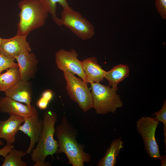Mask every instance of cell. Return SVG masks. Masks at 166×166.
Listing matches in <instances>:
<instances>
[{
	"label": "cell",
	"mask_w": 166,
	"mask_h": 166,
	"mask_svg": "<svg viewBox=\"0 0 166 166\" xmlns=\"http://www.w3.org/2000/svg\"><path fill=\"white\" fill-rule=\"evenodd\" d=\"M0 138V146H2L4 144L3 142L1 140Z\"/></svg>",
	"instance_id": "cell-28"
},
{
	"label": "cell",
	"mask_w": 166,
	"mask_h": 166,
	"mask_svg": "<svg viewBox=\"0 0 166 166\" xmlns=\"http://www.w3.org/2000/svg\"><path fill=\"white\" fill-rule=\"evenodd\" d=\"M129 73L128 65L119 64L114 66L108 71H106L104 78L109 82V86L118 90L117 85L119 83L128 77Z\"/></svg>",
	"instance_id": "cell-17"
},
{
	"label": "cell",
	"mask_w": 166,
	"mask_h": 166,
	"mask_svg": "<svg viewBox=\"0 0 166 166\" xmlns=\"http://www.w3.org/2000/svg\"><path fill=\"white\" fill-rule=\"evenodd\" d=\"M63 72L66 82V88L71 99L76 102L84 112L93 108L92 97L88 83L68 71Z\"/></svg>",
	"instance_id": "cell-6"
},
{
	"label": "cell",
	"mask_w": 166,
	"mask_h": 166,
	"mask_svg": "<svg viewBox=\"0 0 166 166\" xmlns=\"http://www.w3.org/2000/svg\"><path fill=\"white\" fill-rule=\"evenodd\" d=\"M155 116L154 118L158 122L163 123V134L164 136V142L165 144V151L166 148V101H164L163 105L158 112H156L152 114V116Z\"/></svg>",
	"instance_id": "cell-21"
},
{
	"label": "cell",
	"mask_w": 166,
	"mask_h": 166,
	"mask_svg": "<svg viewBox=\"0 0 166 166\" xmlns=\"http://www.w3.org/2000/svg\"><path fill=\"white\" fill-rule=\"evenodd\" d=\"M59 18L58 26L63 25L83 40L90 39L95 34L93 25L78 12L71 7L63 9Z\"/></svg>",
	"instance_id": "cell-5"
},
{
	"label": "cell",
	"mask_w": 166,
	"mask_h": 166,
	"mask_svg": "<svg viewBox=\"0 0 166 166\" xmlns=\"http://www.w3.org/2000/svg\"><path fill=\"white\" fill-rule=\"evenodd\" d=\"M6 96L21 103L31 106L32 89L29 81L20 80L5 92Z\"/></svg>",
	"instance_id": "cell-13"
},
{
	"label": "cell",
	"mask_w": 166,
	"mask_h": 166,
	"mask_svg": "<svg viewBox=\"0 0 166 166\" xmlns=\"http://www.w3.org/2000/svg\"><path fill=\"white\" fill-rule=\"evenodd\" d=\"M93 98V106L96 113L104 115L109 113H114L118 108L123 106V103L117 90L100 82L90 83Z\"/></svg>",
	"instance_id": "cell-4"
},
{
	"label": "cell",
	"mask_w": 166,
	"mask_h": 166,
	"mask_svg": "<svg viewBox=\"0 0 166 166\" xmlns=\"http://www.w3.org/2000/svg\"><path fill=\"white\" fill-rule=\"evenodd\" d=\"M58 139L57 152L64 153L68 160V164L73 166H84V163L91 160L90 155L84 151V145L77 142V131L68 121L64 114L60 124L55 128Z\"/></svg>",
	"instance_id": "cell-1"
},
{
	"label": "cell",
	"mask_w": 166,
	"mask_h": 166,
	"mask_svg": "<svg viewBox=\"0 0 166 166\" xmlns=\"http://www.w3.org/2000/svg\"><path fill=\"white\" fill-rule=\"evenodd\" d=\"M0 74V92L6 91L21 79L18 66L10 67Z\"/></svg>",
	"instance_id": "cell-18"
},
{
	"label": "cell",
	"mask_w": 166,
	"mask_h": 166,
	"mask_svg": "<svg viewBox=\"0 0 166 166\" xmlns=\"http://www.w3.org/2000/svg\"><path fill=\"white\" fill-rule=\"evenodd\" d=\"M14 146L13 144H6L2 148L0 149V155L2 156L3 157L9 153L13 148H14Z\"/></svg>",
	"instance_id": "cell-25"
},
{
	"label": "cell",
	"mask_w": 166,
	"mask_h": 166,
	"mask_svg": "<svg viewBox=\"0 0 166 166\" xmlns=\"http://www.w3.org/2000/svg\"><path fill=\"white\" fill-rule=\"evenodd\" d=\"M159 123L154 117H148L140 118L136 122L137 130L143 139L145 150L150 157L158 159L161 155L155 134Z\"/></svg>",
	"instance_id": "cell-7"
},
{
	"label": "cell",
	"mask_w": 166,
	"mask_h": 166,
	"mask_svg": "<svg viewBox=\"0 0 166 166\" xmlns=\"http://www.w3.org/2000/svg\"><path fill=\"white\" fill-rule=\"evenodd\" d=\"M0 112L29 117L38 113L34 106L29 107L6 96L0 98Z\"/></svg>",
	"instance_id": "cell-12"
},
{
	"label": "cell",
	"mask_w": 166,
	"mask_h": 166,
	"mask_svg": "<svg viewBox=\"0 0 166 166\" xmlns=\"http://www.w3.org/2000/svg\"><path fill=\"white\" fill-rule=\"evenodd\" d=\"M41 0L47 8L53 21L57 25L58 24L59 18L57 17L56 15L57 3L59 4L63 9H68L70 7L66 0Z\"/></svg>",
	"instance_id": "cell-20"
},
{
	"label": "cell",
	"mask_w": 166,
	"mask_h": 166,
	"mask_svg": "<svg viewBox=\"0 0 166 166\" xmlns=\"http://www.w3.org/2000/svg\"><path fill=\"white\" fill-rule=\"evenodd\" d=\"M53 95V91L48 89L45 91L42 94V97L49 102L52 98Z\"/></svg>",
	"instance_id": "cell-26"
},
{
	"label": "cell",
	"mask_w": 166,
	"mask_h": 166,
	"mask_svg": "<svg viewBox=\"0 0 166 166\" xmlns=\"http://www.w3.org/2000/svg\"><path fill=\"white\" fill-rule=\"evenodd\" d=\"M14 59L8 57L0 53V74L3 70L10 67L18 66Z\"/></svg>",
	"instance_id": "cell-22"
},
{
	"label": "cell",
	"mask_w": 166,
	"mask_h": 166,
	"mask_svg": "<svg viewBox=\"0 0 166 166\" xmlns=\"http://www.w3.org/2000/svg\"><path fill=\"white\" fill-rule=\"evenodd\" d=\"M155 5L162 18L166 19V0H155Z\"/></svg>",
	"instance_id": "cell-23"
},
{
	"label": "cell",
	"mask_w": 166,
	"mask_h": 166,
	"mask_svg": "<svg viewBox=\"0 0 166 166\" xmlns=\"http://www.w3.org/2000/svg\"><path fill=\"white\" fill-rule=\"evenodd\" d=\"M18 6L21 11L17 35L27 36L30 32L44 25L49 13L41 0H21Z\"/></svg>",
	"instance_id": "cell-3"
},
{
	"label": "cell",
	"mask_w": 166,
	"mask_h": 166,
	"mask_svg": "<svg viewBox=\"0 0 166 166\" xmlns=\"http://www.w3.org/2000/svg\"><path fill=\"white\" fill-rule=\"evenodd\" d=\"M18 62L21 79L29 81L36 74L38 62L35 54L33 53L25 51L15 59Z\"/></svg>",
	"instance_id": "cell-11"
},
{
	"label": "cell",
	"mask_w": 166,
	"mask_h": 166,
	"mask_svg": "<svg viewBox=\"0 0 166 166\" xmlns=\"http://www.w3.org/2000/svg\"><path fill=\"white\" fill-rule=\"evenodd\" d=\"M57 117L56 113L50 109L44 113L43 126L41 134L35 148L31 154V160L35 163L34 166H48L49 162H45L46 157L57 152L58 144L54 138L55 124Z\"/></svg>",
	"instance_id": "cell-2"
},
{
	"label": "cell",
	"mask_w": 166,
	"mask_h": 166,
	"mask_svg": "<svg viewBox=\"0 0 166 166\" xmlns=\"http://www.w3.org/2000/svg\"><path fill=\"white\" fill-rule=\"evenodd\" d=\"M161 162V166H165L166 165V156L164 155L162 156H160L159 158Z\"/></svg>",
	"instance_id": "cell-27"
},
{
	"label": "cell",
	"mask_w": 166,
	"mask_h": 166,
	"mask_svg": "<svg viewBox=\"0 0 166 166\" xmlns=\"http://www.w3.org/2000/svg\"><path fill=\"white\" fill-rule=\"evenodd\" d=\"M9 115L7 120L0 121V138L5 140L6 144L12 145L15 142L18 127L24 122L25 118L17 115Z\"/></svg>",
	"instance_id": "cell-14"
},
{
	"label": "cell",
	"mask_w": 166,
	"mask_h": 166,
	"mask_svg": "<svg viewBox=\"0 0 166 166\" xmlns=\"http://www.w3.org/2000/svg\"><path fill=\"white\" fill-rule=\"evenodd\" d=\"M42 126V120L39 118L38 113L25 118L24 124L19 126L18 131L27 135L30 139V145L25 152L26 154L31 153L34 148L41 134Z\"/></svg>",
	"instance_id": "cell-10"
},
{
	"label": "cell",
	"mask_w": 166,
	"mask_h": 166,
	"mask_svg": "<svg viewBox=\"0 0 166 166\" xmlns=\"http://www.w3.org/2000/svg\"><path fill=\"white\" fill-rule=\"evenodd\" d=\"M2 38L0 37V45L1 43Z\"/></svg>",
	"instance_id": "cell-29"
},
{
	"label": "cell",
	"mask_w": 166,
	"mask_h": 166,
	"mask_svg": "<svg viewBox=\"0 0 166 166\" xmlns=\"http://www.w3.org/2000/svg\"><path fill=\"white\" fill-rule=\"evenodd\" d=\"M25 152L22 150L12 149L4 157L2 166H26V163L22 158L26 155Z\"/></svg>",
	"instance_id": "cell-19"
},
{
	"label": "cell",
	"mask_w": 166,
	"mask_h": 166,
	"mask_svg": "<svg viewBox=\"0 0 166 166\" xmlns=\"http://www.w3.org/2000/svg\"><path fill=\"white\" fill-rule=\"evenodd\" d=\"M49 102V101L42 97L37 101L36 105L39 109L44 110L47 108Z\"/></svg>",
	"instance_id": "cell-24"
},
{
	"label": "cell",
	"mask_w": 166,
	"mask_h": 166,
	"mask_svg": "<svg viewBox=\"0 0 166 166\" xmlns=\"http://www.w3.org/2000/svg\"><path fill=\"white\" fill-rule=\"evenodd\" d=\"M78 53L73 49L69 51L60 49L55 53L56 63L57 68L63 72L66 71L73 74H77L86 82L82 62L78 60Z\"/></svg>",
	"instance_id": "cell-8"
},
{
	"label": "cell",
	"mask_w": 166,
	"mask_h": 166,
	"mask_svg": "<svg viewBox=\"0 0 166 166\" xmlns=\"http://www.w3.org/2000/svg\"><path fill=\"white\" fill-rule=\"evenodd\" d=\"M26 36L16 35L7 39H2L0 45V53L11 59H15L25 51L30 52L31 48L26 40Z\"/></svg>",
	"instance_id": "cell-9"
},
{
	"label": "cell",
	"mask_w": 166,
	"mask_h": 166,
	"mask_svg": "<svg viewBox=\"0 0 166 166\" xmlns=\"http://www.w3.org/2000/svg\"><path fill=\"white\" fill-rule=\"evenodd\" d=\"M124 143L119 138L113 140L106 150L105 155L98 161V166H114L116 158L121 149L124 148Z\"/></svg>",
	"instance_id": "cell-16"
},
{
	"label": "cell",
	"mask_w": 166,
	"mask_h": 166,
	"mask_svg": "<svg viewBox=\"0 0 166 166\" xmlns=\"http://www.w3.org/2000/svg\"><path fill=\"white\" fill-rule=\"evenodd\" d=\"M82 62L87 83L100 82L104 80L106 71L98 63L96 57H88Z\"/></svg>",
	"instance_id": "cell-15"
}]
</instances>
